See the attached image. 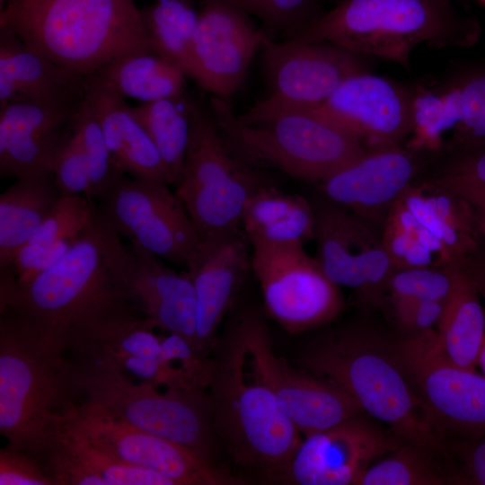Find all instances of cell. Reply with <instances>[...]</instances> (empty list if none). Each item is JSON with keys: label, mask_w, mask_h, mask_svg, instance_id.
<instances>
[{"label": "cell", "mask_w": 485, "mask_h": 485, "mask_svg": "<svg viewBox=\"0 0 485 485\" xmlns=\"http://www.w3.org/2000/svg\"><path fill=\"white\" fill-rule=\"evenodd\" d=\"M299 363L349 393L365 413L405 443L445 450L392 340L363 324H346L313 340Z\"/></svg>", "instance_id": "cell-1"}, {"label": "cell", "mask_w": 485, "mask_h": 485, "mask_svg": "<svg viewBox=\"0 0 485 485\" xmlns=\"http://www.w3.org/2000/svg\"><path fill=\"white\" fill-rule=\"evenodd\" d=\"M1 310L10 308L59 340L110 322L140 314L118 282L97 206L70 250L50 269L24 283L0 271Z\"/></svg>", "instance_id": "cell-2"}, {"label": "cell", "mask_w": 485, "mask_h": 485, "mask_svg": "<svg viewBox=\"0 0 485 485\" xmlns=\"http://www.w3.org/2000/svg\"><path fill=\"white\" fill-rule=\"evenodd\" d=\"M0 311V432L38 459L75 402L71 362L57 339Z\"/></svg>", "instance_id": "cell-3"}, {"label": "cell", "mask_w": 485, "mask_h": 485, "mask_svg": "<svg viewBox=\"0 0 485 485\" xmlns=\"http://www.w3.org/2000/svg\"><path fill=\"white\" fill-rule=\"evenodd\" d=\"M0 28L84 77L131 54L151 52L134 0H20L7 3Z\"/></svg>", "instance_id": "cell-4"}, {"label": "cell", "mask_w": 485, "mask_h": 485, "mask_svg": "<svg viewBox=\"0 0 485 485\" xmlns=\"http://www.w3.org/2000/svg\"><path fill=\"white\" fill-rule=\"evenodd\" d=\"M481 33L478 20L452 0H342L287 39L329 42L410 70L416 47L469 48Z\"/></svg>", "instance_id": "cell-5"}, {"label": "cell", "mask_w": 485, "mask_h": 485, "mask_svg": "<svg viewBox=\"0 0 485 485\" xmlns=\"http://www.w3.org/2000/svg\"><path fill=\"white\" fill-rule=\"evenodd\" d=\"M211 357L207 389L215 434L236 463L259 469L270 480L290 461L303 436L251 371L231 318Z\"/></svg>", "instance_id": "cell-6"}, {"label": "cell", "mask_w": 485, "mask_h": 485, "mask_svg": "<svg viewBox=\"0 0 485 485\" xmlns=\"http://www.w3.org/2000/svg\"><path fill=\"white\" fill-rule=\"evenodd\" d=\"M72 352L75 402L95 406L129 426L180 444L213 463L216 436L207 393L170 388L160 392L147 382L132 381L97 353Z\"/></svg>", "instance_id": "cell-7"}, {"label": "cell", "mask_w": 485, "mask_h": 485, "mask_svg": "<svg viewBox=\"0 0 485 485\" xmlns=\"http://www.w3.org/2000/svg\"><path fill=\"white\" fill-rule=\"evenodd\" d=\"M209 101L218 128L241 157L300 181L319 184L366 152L356 137L315 109L245 123L229 101L212 96Z\"/></svg>", "instance_id": "cell-8"}, {"label": "cell", "mask_w": 485, "mask_h": 485, "mask_svg": "<svg viewBox=\"0 0 485 485\" xmlns=\"http://www.w3.org/2000/svg\"><path fill=\"white\" fill-rule=\"evenodd\" d=\"M266 185L218 128L211 112L190 99V128L175 194L202 241L240 231L244 207Z\"/></svg>", "instance_id": "cell-9"}, {"label": "cell", "mask_w": 485, "mask_h": 485, "mask_svg": "<svg viewBox=\"0 0 485 485\" xmlns=\"http://www.w3.org/2000/svg\"><path fill=\"white\" fill-rule=\"evenodd\" d=\"M253 374L270 390L283 411L304 437L365 413L337 384L276 355L263 315L251 306L232 313Z\"/></svg>", "instance_id": "cell-10"}, {"label": "cell", "mask_w": 485, "mask_h": 485, "mask_svg": "<svg viewBox=\"0 0 485 485\" xmlns=\"http://www.w3.org/2000/svg\"><path fill=\"white\" fill-rule=\"evenodd\" d=\"M263 68L268 90L239 119L245 123L320 107L348 77L368 71V57L325 41L267 39Z\"/></svg>", "instance_id": "cell-11"}, {"label": "cell", "mask_w": 485, "mask_h": 485, "mask_svg": "<svg viewBox=\"0 0 485 485\" xmlns=\"http://www.w3.org/2000/svg\"><path fill=\"white\" fill-rule=\"evenodd\" d=\"M398 357L445 443L469 444L485 434V376L450 362L436 331L393 340ZM446 444V443H445Z\"/></svg>", "instance_id": "cell-12"}, {"label": "cell", "mask_w": 485, "mask_h": 485, "mask_svg": "<svg viewBox=\"0 0 485 485\" xmlns=\"http://www.w3.org/2000/svg\"><path fill=\"white\" fill-rule=\"evenodd\" d=\"M168 184L129 178L119 172L99 199L100 214L120 235L187 269L203 241Z\"/></svg>", "instance_id": "cell-13"}, {"label": "cell", "mask_w": 485, "mask_h": 485, "mask_svg": "<svg viewBox=\"0 0 485 485\" xmlns=\"http://www.w3.org/2000/svg\"><path fill=\"white\" fill-rule=\"evenodd\" d=\"M251 269L267 313L295 334L334 320L343 308L340 287L322 272L304 246H278L250 241Z\"/></svg>", "instance_id": "cell-14"}, {"label": "cell", "mask_w": 485, "mask_h": 485, "mask_svg": "<svg viewBox=\"0 0 485 485\" xmlns=\"http://www.w3.org/2000/svg\"><path fill=\"white\" fill-rule=\"evenodd\" d=\"M64 423L109 455L155 471L175 485H237L244 481L180 444L129 426L85 402H75Z\"/></svg>", "instance_id": "cell-15"}, {"label": "cell", "mask_w": 485, "mask_h": 485, "mask_svg": "<svg viewBox=\"0 0 485 485\" xmlns=\"http://www.w3.org/2000/svg\"><path fill=\"white\" fill-rule=\"evenodd\" d=\"M113 273L132 307L154 327L177 334L195 348L197 302L190 274L178 273L137 242L125 246L102 217Z\"/></svg>", "instance_id": "cell-16"}, {"label": "cell", "mask_w": 485, "mask_h": 485, "mask_svg": "<svg viewBox=\"0 0 485 485\" xmlns=\"http://www.w3.org/2000/svg\"><path fill=\"white\" fill-rule=\"evenodd\" d=\"M365 414L304 436L287 464L269 481L292 485H358L376 460L405 443Z\"/></svg>", "instance_id": "cell-17"}, {"label": "cell", "mask_w": 485, "mask_h": 485, "mask_svg": "<svg viewBox=\"0 0 485 485\" xmlns=\"http://www.w3.org/2000/svg\"><path fill=\"white\" fill-rule=\"evenodd\" d=\"M436 154L404 146L367 150L319 185L321 195L375 229Z\"/></svg>", "instance_id": "cell-18"}, {"label": "cell", "mask_w": 485, "mask_h": 485, "mask_svg": "<svg viewBox=\"0 0 485 485\" xmlns=\"http://www.w3.org/2000/svg\"><path fill=\"white\" fill-rule=\"evenodd\" d=\"M412 86L366 71L344 80L315 110L367 151L405 145L412 131Z\"/></svg>", "instance_id": "cell-19"}, {"label": "cell", "mask_w": 485, "mask_h": 485, "mask_svg": "<svg viewBox=\"0 0 485 485\" xmlns=\"http://www.w3.org/2000/svg\"><path fill=\"white\" fill-rule=\"evenodd\" d=\"M267 39L244 13L216 0H203L193 40L191 78L214 97L229 101Z\"/></svg>", "instance_id": "cell-20"}, {"label": "cell", "mask_w": 485, "mask_h": 485, "mask_svg": "<svg viewBox=\"0 0 485 485\" xmlns=\"http://www.w3.org/2000/svg\"><path fill=\"white\" fill-rule=\"evenodd\" d=\"M82 101H24L0 108V176L54 178L55 153Z\"/></svg>", "instance_id": "cell-21"}, {"label": "cell", "mask_w": 485, "mask_h": 485, "mask_svg": "<svg viewBox=\"0 0 485 485\" xmlns=\"http://www.w3.org/2000/svg\"><path fill=\"white\" fill-rule=\"evenodd\" d=\"M249 242L242 232L203 241L201 251L187 269L197 302L195 349L210 357L218 340L217 331L251 269Z\"/></svg>", "instance_id": "cell-22"}, {"label": "cell", "mask_w": 485, "mask_h": 485, "mask_svg": "<svg viewBox=\"0 0 485 485\" xmlns=\"http://www.w3.org/2000/svg\"><path fill=\"white\" fill-rule=\"evenodd\" d=\"M84 97L101 123L116 168L133 178L172 185L156 146L126 99L95 75L85 77Z\"/></svg>", "instance_id": "cell-23"}, {"label": "cell", "mask_w": 485, "mask_h": 485, "mask_svg": "<svg viewBox=\"0 0 485 485\" xmlns=\"http://www.w3.org/2000/svg\"><path fill=\"white\" fill-rule=\"evenodd\" d=\"M85 77L31 48L0 28V108L24 101H82Z\"/></svg>", "instance_id": "cell-24"}, {"label": "cell", "mask_w": 485, "mask_h": 485, "mask_svg": "<svg viewBox=\"0 0 485 485\" xmlns=\"http://www.w3.org/2000/svg\"><path fill=\"white\" fill-rule=\"evenodd\" d=\"M445 146L485 140V60L463 65L426 83Z\"/></svg>", "instance_id": "cell-25"}, {"label": "cell", "mask_w": 485, "mask_h": 485, "mask_svg": "<svg viewBox=\"0 0 485 485\" xmlns=\"http://www.w3.org/2000/svg\"><path fill=\"white\" fill-rule=\"evenodd\" d=\"M96 205L84 195L62 196L34 235L21 248L11 266L24 283L54 266L90 224Z\"/></svg>", "instance_id": "cell-26"}, {"label": "cell", "mask_w": 485, "mask_h": 485, "mask_svg": "<svg viewBox=\"0 0 485 485\" xmlns=\"http://www.w3.org/2000/svg\"><path fill=\"white\" fill-rule=\"evenodd\" d=\"M311 202L315 216V258L325 276L338 287L352 289L361 304L365 281L355 238L357 217L322 195Z\"/></svg>", "instance_id": "cell-27"}, {"label": "cell", "mask_w": 485, "mask_h": 485, "mask_svg": "<svg viewBox=\"0 0 485 485\" xmlns=\"http://www.w3.org/2000/svg\"><path fill=\"white\" fill-rule=\"evenodd\" d=\"M60 197L54 178L18 179L0 195V270L11 266Z\"/></svg>", "instance_id": "cell-28"}, {"label": "cell", "mask_w": 485, "mask_h": 485, "mask_svg": "<svg viewBox=\"0 0 485 485\" xmlns=\"http://www.w3.org/2000/svg\"><path fill=\"white\" fill-rule=\"evenodd\" d=\"M458 269L455 285L436 325L437 342L450 362L475 370L485 340V309L474 286Z\"/></svg>", "instance_id": "cell-29"}, {"label": "cell", "mask_w": 485, "mask_h": 485, "mask_svg": "<svg viewBox=\"0 0 485 485\" xmlns=\"http://www.w3.org/2000/svg\"><path fill=\"white\" fill-rule=\"evenodd\" d=\"M416 219L451 252L460 251L467 235L478 236L472 206L456 193L417 179L401 196Z\"/></svg>", "instance_id": "cell-30"}, {"label": "cell", "mask_w": 485, "mask_h": 485, "mask_svg": "<svg viewBox=\"0 0 485 485\" xmlns=\"http://www.w3.org/2000/svg\"><path fill=\"white\" fill-rule=\"evenodd\" d=\"M93 75L125 99L141 103L184 94L187 77L175 66L152 52L123 57Z\"/></svg>", "instance_id": "cell-31"}, {"label": "cell", "mask_w": 485, "mask_h": 485, "mask_svg": "<svg viewBox=\"0 0 485 485\" xmlns=\"http://www.w3.org/2000/svg\"><path fill=\"white\" fill-rule=\"evenodd\" d=\"M139 11L151 52L191 78L198 11L188 0H155Z\"/></svg>", "instance_id": "cell-32"}, {"label": "cell", "mask_w": 485, "mask_h": 485, "mask_svg": "<svg viewBox=\"0 0 485 485\" xmlns=\"http://www.w3.org/2000/svg\"><path fill=\"white\" fill-rule=\"evenodd\" d=\"M448 453L413 443H404L384 459L373 463L358 485L457 484Z\"/></svg>", "instance_id": "cell-33"}, {"label": "cell", "mask_w": 485, "mask_h": 485, "mask_svg": "<svg viewBox=\"0 0 485 485\" xmlns=\"http://www.w3.org/2000/svg\"><path fill=\"white\" fill-rule=\"evenodd\" d=\"M154 146L175 186L184 165L190 128V98L184 94L131 107Z\"/></svg>", "instance_id": "cell-34"}, {"label": "cell", "mask_w": 485, "mask_h": 485, "mask_svg": "<svg viewBox=\"0 0 485 485\" xmlns=\"http://www.w3.org/2000/svg\"><path fill=\"white\" fill-rule=\"evenodd\" d=\"M50 442L63 447L84 468L101 477L106 485H175L155 471L124 463L102 452L64 421Z\"/></svg>", "instance_id": "cell-35"}, {"label": "cell", "mask_w": 485, "mask_h": 485, "mask_svg": "<svg viewBox=\"0 0 485 485\" xmlns=\"http://www.w3.org/2000/svg\"><path fill=\"white\" fill-rule=\"evenodd\" d=\"M231 5L248 16L256 17L270 40L300 31L319 18L324 11L321 0H216Z\"/></svg>", "instance_id": "cell-36"}, {"label": "cell", "mask_w": 485, "mask_h": 485, "mask_svg": "<svg viewBox=\"0 0 485 485\" xmlns=\"http://www.w3.org/2000/svg\"><path fill=\"white\" fill-rule=\"evenodd\" d=\"M420 223L401 198L391 208L383 227V245L396 269L420 267H443L440 260L420 243Z\"/></svg>", "instance_id": "cell-37"}, {"label": "cell", "mask_w": 485, "mask_h": 485, "mask_svg": "<svg viewBox=\"0 0 485 485\" xmlns=\"http://www.w3.org/2000/svg\"><path fill=\"white\" fill-rule=\"evenodd\" d=\"M72 128L86 159L91 196L100 198L120 171L113 163L101 123L85 97L73 117Z\"/></svg>", "instance_id": "cell-38"}, {"label": "cell", "mask_w": 485, "mask_h": 485, "mask_svg": "<svg viewBox=\"0 0 485 485\" xmlns=\"http://www.w3.org/2000/svg\"><path fill=\"white\" fill-rule=\"evenodd\" d=\"M458 272L456 263L396 269L389 280L387 293L391 302H445L454 289Z\"/></svg>", "instance_id": "cell-39"}, {"label": "cell", "mask_w": 485, "mask_h": 485, "mask_svg": "<svg viewBox=\"0 0 485 485\" xmlns=\"http://www.w3.org/2000/svg\"><path fill=\"white\" fill-rule=\"evenodd\" d=\"M423 177L438 184L485 187V140L446 147L425 169Z\"/></svg>", "instance_id": "cell-40"}, {"label": "cell", "mask_w": 485, "mask_h": 485, "mask_svg": "<svg viewBox=\"0 0 485 485\" xmlns=\"http://www.w3.org/2000/svg\"><path fill=\"white\" fill-rule=\"evenodd\" d=\"M52 172L62 196L84 195L93 199L86 159L72 123L55 153Z\"/></svg>", "instance_id": "cell-41"}, {"label": "cell", "mask_w": 485, "mask_h": 485, "mask_svg": "<svg viewBox=\"0 0 485 485\" xmlns=\"http://www.w3.org/2000/svg\"><path fill=\"white\" fill-rule=\"evenodd\" d=\"M304 197L286 193L273 186L263 185L248 199L242 216L247 238L278 221L296 207Z\"/></svg>", "instance_id": "cell-42"}, {"label": "cell", "mask_w": 485, "mask_h": 485, "mask_svg": "<svg viewBox=\"0 0 485 485\" xmlns=\"http://www.w3.org/2000/svg\"><path fill=\"white\" fill-rule=\"evenodd\" d=\"M315 216L311 200L304 199L283 218L259 231L248 241L278 246H304L314 239Z\"/></svg>", "instance_id": "cell-43"}, {"label": "cell", "mask_w": 485, "mask_h": 485, "mask_svg": "<svg viewBox=\"0 0 485 485\" xmlns=\"http://www.w3.org/2000/svg\"><path fill=\"white\" fill-rule=\"evenodd\" d=\"M0 485H56L29 453L8 445L0 452Z\"/></svg>", "instance_id": "cell-44"}, {"label": "cell", "mask_w": 485, "mask_h": 485, "mask_svg": "<svg viewBox=\"0 0 485 485\" xmlns=\"http://www.w3.org/2000/svg\"><path fill=\"white\" fill-rule=\"evenodd\" d=\"M442 301L392 302L394 317L406 335L419 334L436 327L444 311Z\"/></svg>", "instance_id": "cell-45"}, {"label": "cell", "mask_w": 485, "mask_h": 485, "mask_svg": "<svg viewBox=\"0 0 485 485\" xmlns=\"http://www.w3.org/2000/svg\"><path fill=\"white\" fill-rule=\"evenodd\" d=\"M449 453L461 454L463 464L456 469L457 484L485 485V434L478 440L455 443Z\"/></svg>", "instance_id": "cell-46"}, {"label": "cell", "mask_w": 485, "mask_h": 485, "mask_svg": "<svg viewBox=\"0 0 485 485\" xmlns=\"http://www.w3.org/2000/svg\"><path fill=\"white\" fill-rule=\"evenodd\" d=\"M456 264L476 288L485 309V237L479 234L477 244Z\"/></svg>", "instance_id": "cell-47"}, {"label": "cell", "mask_w": 485, "mask_h": 485, "mask_svg": "<svg viewBox=\"0 0 485 485\" xmlns=\"http://www.w3.org/2000/svg\"><path fill=\"white\" fill-rule=\"evenodd\" d=\"M440 186L456 193L473 206H485V187L455 183Z\"/></svg>", "instance_id": "cell-48"}, {"label": "cell", "mask_w": 485, "mask_h": 485, "mask_svg": "<svg viewBox=\"0 0 485 485\" xmlns=\"http://www.w3.org/2000/svg\"><path fill=\"white\" fill-rule=\"evenodd\" d=\"M477 366H480L482 371V375L485 376V340L479 354Z\"/></svg>", "instance_id": "cell-49"}, {"label": "cell", "mask_w": 485, "mask_h": 485, "mask_svg": "<svg viewBox=\"0 0 485 485\" xmlns=\"http://www.w3.org/2000/svg\"><path fill=\"white\" fill-rule=\"evenodd\" d=\"M14 1H20V0H7V3L14 2Z\"/></svg>", "instance_id": "cell-50"}, {"label": "cell", "mask_w": 485, "mask_h": 485, "mask_svg": "<svg viewBox=\"0 0 485 485\" xmlns=\"http://www.w3.org/2000/svg\"><path fill=\"white\" fill-rule=\"evenodd\" d=\"M479 1L485 4V0H479Z\"/></svg>", "instance_id": "cell-51"}, {"label": "cell", "mask_w": 485, "mask_h": 485, "mask_svg": "<svg viewBox=\"0 0 485 485\" xmlns=\"http://www.w3.org/2000/svg\"><path fill=\"white\" fill-rule=\"evenodd\" d=\"M458 1H459V0H458ZM460 1H462V0H460Z\"/></svg>", "instance_id": "cell-52"}]
</instances>
